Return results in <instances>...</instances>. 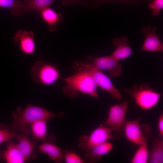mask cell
I'll return each mask as SVG.
<instances>
[{"label":"cell","instance_id":"cell-1","mask_svg":"<svg viewBox=\"0 0 163 163\" xmlns=\"http://www.w3.org/2000/svg\"><path fill=\"white\" fill-rule=\"evenodd\" d=\"M64 116L65 113L63 112L55 113L43 108L29 104L23 110L19 107L13 112L14 121L11 128L19 133L21 132L29 135L30 130L27 127V125L41 120H48L54 117H63Z\"/></svg>","mask_w":163,"mask_h":163},{"label":"cell","instance_id":"cell-2","mask_svg":"<svg viewBox=\"0 0 163 163\" xmlns=\"http://www.w3.org/2000/svg\"><path fill=\"white\" fill-rule=\"evenodd\" d=\"M75 73L67 78H62L66 84L62 91L66 96L71 98L78 96L80 92L98 98L97 85L87 72L76 70Z\"/></svg>","mask_w":163,"mask_h":163},{"label":"cell","instance_id":"cell-3","mask_svg":"<svg viewBox=\"0 0 163 163\" xmlns=\"http://www.w3.org/2000/svg\"><path fill=\"white\" fill-rule=\"evenodd\" d=\"M72 66L75 70H82L88 73L97 86L108 92L113 97L118 100L123 99V97L115 87L109 78L97 69L92 62L88 60L76 61L73 62Z\"/></svg>","mask_w":163,"mask_h":163},{"label":"cell","instance_id":"cell-4","mask_svg":"<svg viewBox=\"0 0 163 163\" xmlns=\"http://www.w3.org/2000/svg\"><path fill=\"white\" fill-rule=\"evenodd\" d=\"M124 91L128 93L135 103L142 110L151 109L158 103L162 94L153 90L149 85L144 83L138 86L133 85L132 89H124Z\"/></svg>","mask_w":163,"mask_h":163},{"label":"cell","instance_id":"cell-5","mask_svg":"<svg viewBox=\"0 0 163 163\" xmlns=\"http://www.w3.org/2000/svg\"><path fill=\"white\" fill-rule=\"evenodd\" d=\"M59 70L56 65L43 60L37 61L30 72L34 81L45 85H51L59 78Z\"/></svg>","mask_w":163,"mask_h":163},{"label":"cell","instance_id":"cell-6","mask_svg":"<svg viewBox=\"0 0 163 163\" xmlns=\"http://www.w3.org/2000/svg\"><path fill=\"white\" fill-rule=\"evenodd\" d=\"M111 129L107 126L100 124L88 135L79 137L78 147L85 152L94 147L107 141L113 138Z\"/></svg>","mask_w":163,"mask_h":163},{"label":"cell","instance_id":"cell-7","mask_svg":"<svg viewBox=\"0 0 163 163\" xmlns=\"http://www.w3.org/2000/svg\"><path fill=\"white\" fill-rule=\"evenodd\" d=\"M128 102L125 101L119 104L111 106L109 109L105 124L112 131L120 132L124 129L126 120Z\"/></svg>","mask_w":163,"mask_h":163},{"label":"cell","instance_id":"cell-8","mask_svg":"<svg viewBox=\"0 0 163 163\" xmlns=\"http://www.w3.org/2000/svg\"><path fill=\"white\" fill-rule=\"evenodd\" d=\"M87 58L98 69L107 70L113 77L119 76L122 71V65L111 55L94 57L88 55Z\"/></svg>","mask_w":163,"mask_h":163},{"label":"cell","instance_id":"cell-9","mask_svg":"<svg viewBox=\"0 0 163 163\" xmlns=\"http://www.w3.org/2000/svg\"><path fill=\"white\" fill-rule=\"evenodd\" d=\"M142 32L144 34L145 39L141 50L151 52L163 51V43L157 34L156 27L147 25L142 28Z\"/></svg>","mask_w":163,"mask_h":163},{"label":"cell","instance_id":"cell-10","mask_svg":"<svg viewBox=\"0 0 163 163\" xmlns=\"http://www.w3.org/2000/svg\"><path fill=\"white\" fill-rule=\"evenodd\" d=\"M34 37L35 34L32 31H27L21 29L15 33L13 40L14 43L18 44L19 49L22 53L30 55L33 54L35 50Z\"/></svg>","mask_w":163,"mask_h":163},{"label":"cell","instance_id":"cell-11","mask_svg":"<svg viewBox=\"0 0 163 163\" xmlns=\"http://www.w3.org/2000/svg\"><path fill=\"white\" fill-rule=\"evenodd\" d=\"M141 119L139 117L135 120L126 121L124 127L126 138L135 145H139L147 138L142 130L140 123Z\"/></svg>","mask_w":163,"mask_h":163},{"label":"cell","instance_id":"cell-12","mask_svg":"<svg viewBox=\"0 0 163 163\" xmlns=\"http://www.w3.org/2000/svg\"><path fill=\"white\" fill-rule=\"evenodd\" d=\"M47 119H42L30 124V133L34 141L53 143L56 141L55 136L47 133Z\"/></svg>","mask_w":163,"mask_h":163},{"label":"cell","instance_id":"cell-13","mask_svg":"<svg viewBox=\"0 0 163 163\" xmlns=\"http://www.w3.org/2000/svg\"><path fill=\"white\" fill-rule=\"evenodd\" d=\"M116 49L111 56L117 61L125 59L129 56L132 50L129 43V39L126 36L115 37L112 40Z\"/></svg>","mask_w":163,"mask_h":163},{"label":"cell","instance_id":"cell-14","mask_svg":"<svg viewBox=\"0 0 163 163\" xmlns=\"http://www.w3.org/2000/svg\"><path fill=\"white\" fill-rule=\"evenodd\" d=\"M113 147V144L108 141L97 145L86 152L85 160L89 163L98 161L102 159L104 155L110 152Z\"/></svg>","mask_w":163,"mask_h":163},{"label":"cell","instance_id":"cell-15","mask_svg":"<svg viewBox=\"0 0 163 163\" xmlns=\"http://www.w3.org/2000/svg\"><path fill=\"white\" fill-rule=\"evenodd\" d=\"M28 135L24 133L18 134L15 138L18 140L16 145L27 161L35 159L37 156L34 149L37 147L36 145L31 142L29 139Z\"/></svg>","mask_w":163,"mask_h":163},{"label":"cell","instance_id":"cell-16","mask_svg":"<svg viewBox=\"0 0 163 163\" xmlns=\"http://www.w3.org/2000/svg\"><path fill=\"white\" fill-rule=\"evenodd\" d=\"M37 148L39 152L47 155L50 159L54 162H63L64 151L52 143L44 142Z\"/></svg>","mask_w":163,"mask_h":163},{"label":"cell","instance_id":"cell-17","mask_svg":"<svg viewBox=\"0 0 163 163\" xmlns=\"http://www.w3.org/2000/svg\"><path fill=\"white\" fill-rule=\"evenodd\" d=\"M40 14L43 19L48 24V30L55 31L62 22L63 17L60 12H56L50 7L42 10Z\"/></svg>","mask_w":163,"mask_h":163},{"label":"cell","instance_id":"cell-18","mask_svg":"<svg viewBox=\"0 0 163 163\" xmlns=\"http://www.w3.org/2000/svg\"><path fill=\"white\" fill-rule=\"evenodd\" d=\"M152 148L149 152L148 163L163 162V137L159 135L153 138Z\"/></svg>","mask_w":163,"mask_h":163},{"label":"cell","instance_id":"cell-19","mask_svg":"<svg viewBox=\"0 0 163 163\" xmlns=\"http://www.w3.org/2000/svg\"><path fill=\"white\" fill-rule=\"evenodd\" d=\"M3 152V158L8 163H23L26 161L17 145L12 142L8 143Z\"/></svg>","mask_w":163,"mask_h":163},{"label":"cell","instance_id":"cell-20","mask_svg":"<svg viewBox=\"0 0 163 163\" xmlns=\"http://www.w3.org/2000/svg\"><path fill=\"white\" fill-rule=\"evenodd\" d=\"M0 7L11 8V15L19 16L26 11L25 5L21 0H0Z\"/></svg>","mask_w":163,"mask_h":163},{"label":"cell","instance_id":"cell-21","mask_svg":"<svg viewBox=\"0 0 163 163\" xmlns=\"http://www.w3.org/2000/svg\"><path fill=\"white\" fill-rule=\"evenodd\" d=\"M147 137L140 144L135 153L130 160L131 163H147L148 162L149 151Z\"/></svg>","mask_w":163,"mask_h":163},{"label":"cell","instance_id":"cell-22","mask_svg":"<svg viewBox=\"0 0 163 163\" xmlns=\"http://www.w3.org/2000/svg\"><path fill=\"white\" fill-rule=\"evenodd\" d=\"M54 0H24L26 11L32 10L40 13L43 9L49 7Z\"/></svg>","mask_w":163,"mask_h":163},{"label":"cell","instance_id":"cell-23","mask_svg":"<svg viewBox=\"0 0 163 163\" xmlns=\"http://www.w3.org/2000/svg\"><path fill=\"white\" fill-rule=\"evenodd\" d=\"M64 160L66 163H83L85 162L84 160L82 159L74 151L66 149L64 151Z\"/></svg>","mask_w":163,"mask_h":163},{"label":"cell","instance_id":"cell-24","mask_svg":"<svg viewBox=\"0 0 163 163\" xmlns=\"http://www.w3.org/2000/svg\"><path fill=\"white\" fill-rule=\"evenodd\" d=\"M19 133L11 128L0 129V144L15 139L16 136Z\"/></svg>","mask_w":163,"mask_h":163},{"label":"cell","instance_id":"cell-25","mask_svg":"<svg viewBox=\"0 0 163 163\" xmlns=\"http://www.w3.org/2000/svg\"><path fill=\"white\" fill-rule=\"evenodd\" d=\"M149 6L153 15L157 16L163 8V0H152L150 2Z\"/></svg>","mask_w":163,"mask_h":163},{"label":"cell","instance_id":"cell-26","mask_svg":"<svg viewBox=\"0 0 163 163\" xmlns=\"http://www.w3.org/2000/svg\"><path fill=\"white\" fill-rule=\"evenodd\" d=\"M158 128L159 135L163 137V112L160 113L158 123Z\"/></svg>","mask_w":163,"mask_h":163},{"label":"cell","instance_id":"cell-27","mask_svg":"<svg viewBox=\"0 0 163 163\" xmlns=\"http://www.w3.org/2000/svg\"><path fill=\"white\" fill-rule=\"evenodd\" d=\"M117 0L120 1H138L140 0H95L96 5L99 4L106 2L113 1ZM149 2H151L152 0H148Z\"/></svg>","mask_w":163,"mask_h":163},{"label":"cell","instance_id":"cell-28","mask_svg":"<svg viewBox=\"0 0 163 163\" xmlns=\"http://www.w3.org/2000/svg\"><path fill=\"white\" fill-rule=\"evenodd\" d=\"M80 0H62V3L63 5L68 4H74L79 2Z\"/></svg>","mask_w":163,"mask_h":163},{"label":"cell","instance_id":"cell-29","mask_svg":"<svg viewBox=\"0 0 163 163\" xmlns=\"http://www.w3.org/2000/svg\"><path fill=\"white\" fill-rule=\"evenodd\" d=\"M3 152L0 150V159L3 158Z\"/></svg>","mask_w":163,"mask_h":163},{"label":"cell","instance_id":"cell-30","mask_svg":"<svg viewBox=\"0 0 163 163\" xmlns=\"http://www.w3.org/2000/svg\"><path fill=\"white\" fill-rule=\"evenodd\" d=\"M87 2V0H84V2L85 3V4H86Z\"/></svg>","mask_w":163,"mask_h":163}]
</instances>
